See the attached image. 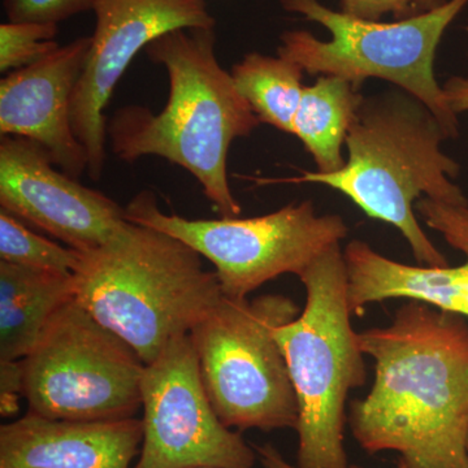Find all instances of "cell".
<instances>
[{
  "label": "cell",
  "instance_id": "1",
  "mask_svg": "<svg viewBox=\"0 0 468 468\" xmlns=\"http://www.w3.org/2000/svg\"><path fill=\"white\" fill-rule=\"evenodd\" d=\"M359 343L375 360L374 385L350 408L360 448L399 452L408 468H468V319L406 300Z\"/></svg>",
  "mask_w": 468,
  "mask_h": 468
},
{
  "label": "cell",
  "instance_id": "2",
  "mask_svg": "<svg viewBox=\"0 0 468 468\" xmlns=\"http://www.w3.org/2000/svg\"><path fill=\"white\" fill-rule=\"evenodd\" d=\"M215 45V27L178 29L150 43L147 57L167 70V103L158 113L135 104L117 111L107 137L122 162L160 156L186 169L221 218H239L242 208L228 181V153L261 120L218 64Z\"/></svg>",
  "mask_w": 468,
  "mask_h": 468
},
{
  "label": "cell",
  "instance_id": "3",
  "mask_svg": "<svg viewBox=\"0 0 468 468\" xmlns=\"http://www.w3.org/2000/svg\"><path fill=\"white\" fill-rule=\"evenodd\" d=\"M448 138L432 111L397 88L365 97L351 122L346 144L349 158L334 174L302 172L285 180L261 184H319L337 190L368 218L399 230L418 266L448 267L449 261L433 245L415 211L419 199L468 205L452 178L461 165L443 154Z\"/></svg>",
  "mask_w": 468,
  "mask_h": 468
},
{
  "label": "cell",
  "instance_id": "4",
  "mask_svg": "<svg viewBox=\"0 0 468 468\" xmlns=\"http://www.w3.org/2000/svg\"><path fill=\"white\" fill-rule=\"evenodd\" d=\"M75 280V300L144 365L189 335L223 295L194 249L129 220L103 246L82 252Z\"/></svg>",
  "mask_w": 468,
  "mask_h": 468
},
{
  "label": "cell",
  "instance_id": "5",
  "mask_svg": "<svg viewBox=\"0 0 468 468\" xmlns=\"http://www.w3.org/2000/svg\"><path fill=\"white\" fill-rule=\"evenodd\" d=\"M306 302L276 329L298 403V468H351L345 452L347 396L367 380L359 332L351 324L340 245L301 273Z\"/></svg>",
  "mask_w": 468,
  "mask_h": 468
},
{
  "label": "cell",
  "instance_id": "6",
  "mask_svg": "<svg viewBox=\"0 0 468 468\" xmlns=\"http://www.w3.org/2000/svg\"><path fill=\"white\" fill-rule=\"evenodd\" d=\"M280 5L324 27L332 38L320 41L307 30H288L280 37L279 57L311 76L343 77L360 89L367 79L392 82L426 104L448 138L458 137L460 120L437 82L435 58L443 34L468 0H448L441 7L393 23L349 16L319 0H280Z\"/></svg>",
  "mask_w": 468,
  "mask_h": 468
},
{
  "label": "cell",
  "instance_id": "7",
  "mask_svg": "<svg viewBox=\"0 0 468 468\" xmlns=\"http://www.w3.org/2000/svg\"><path fill=\"white\" fill-rule=\"evenodd\" d=\"M301 311L282 294L254 300L223 294L190 331L203 387L224 426L295 430L297 397L275 334Z\"/></svg>",
  "mask_w": 468,
  "mask_h": 468
},
{
  "label": "cell",
  "instance_id": "8",
  "mask_svg": "<svg viewBox=\"0 0 468 468\" xmlns=\"http://www.w3.org/2000/svg\"><path fill=\"white\" fill-rule=\"evenodd\" d=\"M125 212L132 223L167 233L211 261L221 292L237 300L285 273L300 276L349 234L343 217L318 215L311 201L292 203L263 217L208 220L165 214L155 194L144 190Z\"/></svg>",
  "mask_w": 468,
  "mask_h": 468
},
{
  "label": "cell",
  "instance_id": "9",
  "mask_svg": "<svg viewBox=\"0 0 468 468\" xmlns=\"http://www.w3.org/2000/svg\"><path fill=\"white\" fill-rule=\"evenodd\" d=\"M144 369L131 345L70 301L21 359L27 412L79 421L135 418Z\"/></svg>",
  "mask_w": 468,
  "mask_h": 468
},
{
  "label": "cell",
  "instance_id": "10",
  "mask_svg": "<svg viewBox=\"0 0 468 468\" xmlns=\"http://www.w3.org/2000/svg\"><path fill=\"white\" fill-rule=\"evenodd\" d=\"M141 397L144 440L133 468H254L255 449L209 402L189 335L144 365Z\"/></svg>",
  "mask_w": 468,
  "mask_h": 468
},
{
  "label": "cell",
  "instance_id": "11",
  "mask_svg": "<svg viewBox=\"0 0 468 468\" xmlns=\"http://www.w3.org/2000/svg\"><path fill=\"white\" fill-rule=\"evenodd\" d=\"M95 29L70 104L77 140L88 154V174L100 180L106 162L104 109L135 55L178 29H212L206 0H97Z\"/></svg>",
  "mask_w": 468,
  "mask_h": 468
},
{
  "label": "cell",
  "instance_id": "12",
  "mask_svg": "<svg viewBox=\"0 0 468 468\" xmlns=\"http://www.w3.org/2000/svg\"><path fill=\"white\" fill-rule=\"evenodd\" d=\"M55 167L39 144L2 135V209L68 248L82 252L101 248L128 223L125 208Z\"/></svg>",
  "mask_w": 468,
  "mask_h": 468
},
{
  "label": "cell",
  "instance_id": "13",
  "mask_svg": "<svg viewBox=\"0 0 468 468\" xmlns=\"http://www.w3.org/2000/svg\"><path fill=\"white\" fill-rule=\"evenodd\" d=\"M415 211L428 228L464 255V263L458 267L409 266L384 257L368 243L353 239L344 250L353 315H362L368 304L402 298L468 319V205L421 198Z\"/></svg>",
  "mask_w": 468,
  "mask_h": 468
},
{
  "label": "cell",
  "instance_id": "14",
  "mask_svg": "<svg viewBox=\"0 0 468 468\" xmlns=\"http://www.w3.org/2000/svg\"><path fill=\"white\" fill-rule=\"evenodd\" d=\"M90 45L91 37L77 38L0 81V133L39 144L75 178L88 171V154L73 131L70 104Z\"/></svg>",
  "mask_w": 468,
  "mask_h": 468
},
{
  "label": "cell",
  "instance_id": "15",
  "mask_svg": "<svg viewBox=\"0 0 468 468\" xmlns=\"http://www.w3.org/2000/svg\"><path fill=\"white\" fill-rule=\"evenodd\" d=\"M143 419L79 421L27 412L0 427V468H131Z\"/></svg>",
  "mask_w": 468,
  "mask_h": 468
},
{
  "label": "cell",
  "instance_id": "16",
  "mask_svg": "<svg viewBox=\"0 0 468 468\" xmlns=\"http://www.w3.org/2000/svg\"><path fill=\"white\" fill-rule=\"evenodd\" d=\"M75 298V273L0 261V360L26 358L55 314Z\"/></svg>",
  "mask_w": 468,
  "mask_h": 468
},
{
  "label": "cell",
  "instance_id": "17",
  "mask_svg": "<svg viewBox=\"0 0 468 468\" xmlns=\"http://www.w3.org/2000/svg\"><path fill=\"white\" fill-rule=\"evenodd\" d=\"M365 100L362 89L338 76H320L304 86L292 122V134L313 156L320 174H334L346 165L343 146L351 122Z\"/></svg>",
  "mask_w": 468,
  "mask_h": 468
},
{
  "label": "cell",
  "instance_id": "18",
  "mask_svg": "<svg viewBox=\"0 0 468 468\" xmlns=\"http://www.w3.org/2000/svg\"><path fill=\"white\" fill-rule=\"evenodd\" d=\"M303 73V68L289 58L250 52L234 64L230 75L261 122L292 134Z\"/></svg>",
  "mask_w": 468,
  "mask_h": 468
},
{
  "label": "cell",
  "instance_id": "19",
  "mask_svg": "<svg viewBox=\"0 0 468 468\" xmlns=\"http://www.w3.org/2000/svg\"><path fill=\"white\" fill-rule=\"evenodd\" d=\"M0 261L72 275L82 261V251L63 248L34 233L5 209L0 211Z\"/></svg>",
  "mask_w": 468,
  "mask_h": 468
},
{
  "label": "cell",
  "instance_id": "20",
  "mask_svg": "<svg viewBox=\"0 0 468 468\" xmlns=\"http://www.w3.org/2000/svg\"><path fill=\"white\" fill-rule=\"evenodd\" d=\"M58 24L8 23L0 26V70L14 72L48 57L60 46Z\"/></svg>",
  "mask_w": 468,
  "mask_h": 468
},
{
  "label": "cell",
  "instance_id": "21",
  "mask_svg": "<svg viewBox=\"0 0 468 468\" xmlns=\"http://www.w3.org/2000/svg\"><path fill=\"white\" fill-rule=\"evenodd\" d=\"M97 0H5L3 8L12 23L58 24L86 11Z\"/></svg>",
  "mask_w": 468,
  "mask_h": 468
},
{
  "label": "cell",
  "instance_id": "22",
  "mask_svg": "<svg viewBox=\"0 0 468 468\" xmlns=\"http://www.w3.org/2000/svg\"><path fill=\"white\" fill-rule=\"evenodd\" d=\"M448 0H340L341 12L363 20L380 21L385 15L396 20L419 16L441 7Z\"/></svg>",
  "mask_w": 468,
  "mask_h": 468
},
{
  "label": "cell",
  "instance_id": "23",
  "mask_svg": "<svg viewBox=\"0 0 468 468\" xmlns=\"http://www.w3.org/2000/svg\"><path fill=\"white\" fill-rule=\"evenodd\" d=\"M23 397L21 360H0V412L2 417H14L18 411V399Z\"/></svg>",
  "mask_w": 468,
  "mask_h": 468
},
{
  "label": "cell",
  "instance_id": "24",
  "mask_svg": "<svg viewBox=\"0 0 468 468\" xmlns=\"http://www.w3.org/2000/svg\"><path fill=\"white\" fill-rule=\"evenodd\" d=\"M442 90L455 115L468 112V77H452L443 84Z\"/></svg>",
  "mask_w": 468,
  "mask_h": 468
},
{
  "label": "cell",
  "instance_id": "25",
  "mask_svg": "<svg viewBox=\"0 0 468 468\" xmlns=\"http://www.w3.org/2000/svg\"><path fill=\"white\" fill-rule=\"evenodd\" d=\"M257 452L258 460H260L261 466L264 468H298L297 466H292V464L289 463L284 460L280 452L277 451L275 446L271 445V443H264V445L252 446ZM351 468H359V467H351ZM399 468H408L402 462H399Z\"/></svg>",
  "mask_w": 468,
  "mask_h": 468
},
{
  "label": "cell",
  "instance_id": "26",
  "mask_svg": "<svg viewBox=\"0 0 468 468\" xmlns=\"http://www.w3.org/2000/svg\"><path fill=\"white\" fill-rule=\"evenodd\" d=\"M194 468H208V467H194Z\"/></svg>",
  "mask_w": 468,
  "mask_h": 468
},
{
  "label": "cell",
  "instance_id": "27",
  "mask_svg": "<svg viewBox=\"0 0 468 468\" xmlns=\"http://www.w3.org/2000/svg\"><path fill=\"white\" fill-rule=\"evenodd\" d=\"M467 448H468V443H467Z\"/></svg>",
  "mask_w": 468,
  "mask_h": 468
}]
</instances>
